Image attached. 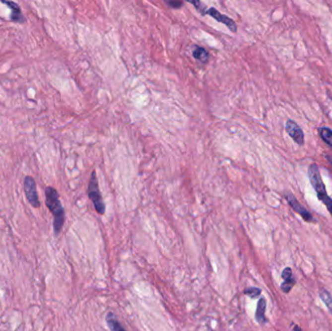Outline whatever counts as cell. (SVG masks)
I'll list each match as a JSON object with an SVG mask.
<instances>
[{
  "label": "cell",
  "instance_id": "obj_1",
  "mask_svg": "<svg viewBox=\"0 0 332 331\" xmlns=\"http://www.w3.org/2000/svg\"><path fill=\"white\" fill-rule=\"evenodd\" d=\"M46 205L54 216V231L56 235H59L64 227L66 215L63 204L60 200V196L56 189L53 187H47L45 190Z\"/></svg>",
  "mask_w": 332,
  "mask_h": 331
},
{
  "label": "cell",
  "instance_id": "obj_2",
  "mask_svg": "<svg viewBox=\"0 0 332 331\" xmlns=\"http://www.w3.org/2000/svg\"><path fill=\"white\" fill-rule=\"evenodd\" d=\"M308 178L313 189L317 194L318 199L326 205L328 211L332 216V199L328 195L326 185L320 172V168L316 163L311 164L308 167Z\"/></svg>",
  "mask_w": 332,
  "mask_h": 331
},
{
  "label": "cell",
  "instance_id": "obj_3",
  "mask_svg": "<svg viewBox=\"0 0 332 331\" xmlns=\"http://www.w3.org/2000/svg\"><path fill=\"white\" fill-rule=\"evenodd\" d=\"M88 197L91 200L95 211L99 215L105 214V204L103 202V199L101 197L99 186H98V180L96 177V172L92 171L91 175L89 178V186H88Z\"/></svg>",
  "mask_w": 332,
  "mask_h": 331
},
{
  "label": "cell",
  "instance_id": "obj_4",
  "mask_svg": "<svg viewBox=\"0 0 332 331\" xmlns=\"http://www.w3.org/2000/svg\"><path fill=\"white\" fill-rule=\"evenodd\" d=\"M191 3L197 8V10L199 12H200V14H202V15L208 14L212 18H214L216 21L225 24L232 32H236L237 31V25H236L235 22L232 19L228 18L227 16H225V15L220 13L216 8L211 7L209 9H207V7L202 2H200V1H191Z\"/></svg>",
  "mask_w": 332,
  "mask_h": 331
},
{
  "label": "cell",
  "instance_id": "obj_5",
  "mask_svg": "<svg viewBox=\"0 0 332 331\" xmlns=\"http://www.w3.org/2000/svg\"><path fill=\"white\" fill-rule=\"evenodd\" d=\"M23 188H24V193L26 196V199L30 205L33 208H39L40 207V201L37 195V190H36V183L32 177L26 176L23 180Z\"/></svg>",
  "mask_w": 332,
  "mask_h": 331
},
{
  "label": "cell",
  "instance_id": "obj_6",
  "mask_svg": "<svg viewBox=\"0 0 332 331\" xmlns=\"http://www.w3.org/2000/svg\"><path fill=\"white\" fill-rule=\"evenodd\" d=\"M285 199L287 200L288 205L291 207V209L295 213H297L299 216H301L304 221L306 222H313L314 221V218H313L310 212L304 206H302L299 203V201L291 193H286L285 194Z\"/></svg>",
  "mask_w": 332,
  "mask_h": 331
},
{
  "label": "cell",
  "instance_id": "obj_7",
  "mask_svg": "<svg viewBox=\"0 0 332 331\" xmlns=\"http://www.w3.org/2000/svg\"><path fill=\"white\" fill-rule=\"evenodd\" d=\"M285 129L288 136L294 141V143H296L299 146H302L304 144V132L302 129L294 121L288 120L286 122Z\"/></svg>",
  "mask_w": 332,
  "mask_h": 331
},
{
  "label": "cell",
  "instance_id": "obj_8",
  "mask_svg": "<svg viewBox=\"0 0 332 331\" xmlns=\"http://www.w3.org/2000/svg\"><path fill=\"white\" fill-rule=\"evenodd\" d=\"M283 283L281 285V289L284 293H288L295 285V279L292 277V271L290 267H286L282 272Z\"/></svg>",
  "mask_w": 332,
  "mask_h": 331
},
{
  "label": "cell",
  "instance_id": "obj_9",
  "mask_svg": "<svg viewBox=\"0 0 332 331\" xmlns=\"http://www.w3.org/2000/svg\"><path fill=\"white\" fill-rule=\"evenodd\" d=\"M1 3L7 5L11 9L10 19L13 22H19V23L24 22V17L22 15V10L18 3L13 2V1H5V0H1Z\"/></svg>",
  "mask_w": 332,
  "mask_h": 331
},
{
  "label": "cell",
  "instance_id": "obj_10",
  "mask_svg": "<svg viewBox=\"0 0 332 331\" xmlns=\"http://www.w3.org/2000/svg\"><path fill=\"white\" fill-rule=\"evenodd\" d=\"M266 298L262 297L258 302V307H257V311H256V320L261 325H265L266 323Z\"/></svg>",
  "mask_w": 332,
  "mask_h": 331
},
{
  "label": "cell",
  "instance_id": "obj_11",
  "mask_svg": "<svg viewBox=\"0 0 332 331\" xmlns=\"http://www.w3.org/2000/svg\"><path fill=\"white\" fill-rule=\"evenodd\" d=\"M106 323L111 331H127L113 313H108L106 316Z\"/></svg>",
  "mask_w": 332,
  "mask_h": 331
},
{
  "label": "cell",
  "instance_id": "obj_12",
  "mask_svg": "<svg viewBox=\"0 0 332 331\" xmlns=\"http://www.w3.org/2000/svg\"><path fill=\"white\" fill-rule=\"evenodd\" d=\"M319 134L323 141L332 148V130L328 127H322L318 129Z\"/></svg>",
  "mask_w": 332,
  "mask_h": 331
},
{
  "label": "cell",
  "instance_id": "obj_13",
  "mask_svg": "<svg viewBox=\"0 0 332 331\" xmlns=\"http://www.w3.org/2000/svg\"><path fill=\"white\" fill-rule=\"evenodd\" d=\"M193 55H194L195 59H197L198 61H199V62L203 63V64L207 63L208 60H209V54H208V52L204 48L199 47V46L196 47V49L193 52Z\"/></svg>",
  "mask_w": 332,
  "mask_h": 331
},
{
  "label": "cell",
  "instance_id": "obj_14",
  "mask_svg": "<svg viewBox=\"0 0 332 331\" xmlns=\"http://www.w3.org/2000/svg\"><path fill=\"white\" fill-rule=\"evenodd\" d=\"M319 296L322 299V301L327 305L328 309L332 315V294L330 293V291L325 289V288H322L319 291Z\"/></svg>",
  "mask_w": 332,
  "mask_h": 331
},
{
  "label": "cell",
  "instance_id": "obj_15",
  "mask_svg": "<svg viewBox=\"0 0 332 331\" xmlns=\"http://www.w3.org/2000/svg\"><path fill=\"white\" fill-rule=\"evenodd\" d=\"M244 293H245L246 295L250 296L251 298L256 299V298H258V297L261 295L262 290H261V288H259V287H249V288H247V289H245V290H244Z\"/></svg>",
  "mask_w": 332,
  "mask_h": 331
},
{
  "label": "cell",
  "instance_id": "obj_16",
  "mask_svg": "<svg viewBox=\"0 0 332 331\" xmlns=\"http://www.w3.org/2000/svg\"><path fill=\"white\" fill-rule=\"evenodd\" d=\"M165 3H166L168 6H170L171 8H175V9L181 8V6L183 5V2H182V1H174V0H172V1H165Z\"/></svg>",
  "mask_w": 332,
  "mask_h": 331
},
{
  "label": "cell",
  "instance_id": "obj_17",
  "mask_svg": "<svg viewBox=\"0 0 332 331\" xmlns=\"http://www.w3.org/2000/svg\"><path fill=\"white\" fill-rule=\"evenodd\" d=\"M293 331H302L301 329H299L297 326H294V329H293Z\"/></svg>",
  "mask_w": 332,
  "mask_h": 331
},
{
  "label": "cell",
  "instance_id": "obj_18",
  "mask_svg": "<svg viewBox=\"0 0 332 331\" xmlns=\"http://www.w3.org/2000/svg\"><path fill=\"white\" fill-rule=\"evenodd\" d=\"M327 158H328V159H329V160H330V161H331V162H332V157H331V156H330V155H327Z\"/></svg>",
  "mask_w": 332,
  "mask_h": 331
}]
</instances>
